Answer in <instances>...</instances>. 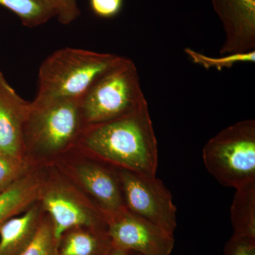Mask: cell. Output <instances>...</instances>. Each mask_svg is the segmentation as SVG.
<instances>
[{
    "label": "cell",
    "mask_w": 255,
    "mask_h": 255,
    "mask_svg": "<svg viewBox=\"0 0 255 255\" xmlns=\"http://www.w3.org/2000/svg\"><path fill=\"white\" fill-rule=\"evenodd\" d=\"M79 140L92 155L119 169L156 176L158 150L147 105L115 120L85 126Z\"/></svg>",
    "instance_id": "cell-1"
},
{
    "label": "cell",
    "mask_w": 255,
    "mask_h": 255,
    "mask_svg": "<svg viewBox=\"0 0 255 255\" xmlns=\"http://www.w3.org/2000/svg\"><path fill=\"white\" fill-rule=\"evenodd\" d=\"M123 57L81 48H64L52 53L38 71V92L33 101L44 105L80 102L99 78Z\"/></svg>",
    "instance_id": "cell-2"
},
{
    "label": "cell",
    "mask_w": 255,
    "mask_h": 255,
    "mask_svg": "<svg viewBox=\"0 0 255 255\" xmlns=\"http://www.w3.org/2000/svg\"><path fill=\"white\" fill-rule=\"evenodd\" d=\"M147 105L135 63L124 58L104 73L80 101L84 125L125 117Z\"/></svg>",
    "instance_id": "cell-3"
},
{
    "label": "cell",
    "mask_w": 255,
    "mask_h": 255,
    "mask_svg": "<svg viewBox=\"0 0 255 255\" xmlns=\"http://www.w3.org/2000/svg\"><path fill=\"white\" fill-rule=\"evenodd\" d=\"M206 169L225 187L255 182V120L246 119L223 129L202 151Z\"/></svg>",
    "instance_id": "cell-4"
},
{
    "label": "cell",
    "mask_w": 255,
    "mask_h": 255,
    "mask_svg": "<svg viewBox=\"0 0 255 255\" xmlns=\"http://www.w3.org/2000/svg\"><path fill=\"white\" fill-rule=\"evenodd\" d=\"M84 127L80 102H31L23 130L24 148L39 155H54L79 140Z\"/></svg>",
    "instance_id": "cell-5"
},
{
    "label": "cell",
    "mask_w": 255,
    "mask_h": 255,
    "mask_svg": "<svg viewBox=\"0 0 255 255\" xmlns=\"http://www.w3.org/2000/svg\"><path fill=\"white\" fill-rule=\"evenodd\" d=\"M118 174L126 209L174 235L177 208L162 181L124 169Z\"/></svg>",
    "instance_id": "cell-6"
},
{
    "label": "cell",
    "mask_w": 255,
    "mask_h": 255,
    "mask_svg": "<svg viewBox=\"0 0 255 255\" xmlns=\"http://www.w3.org/2000/svg\"><path fill=\"white\" fill-rule=\"evenodd\" d=\"M106 221L114 248L142 255H170L173 251L174 235L126 208Z\"/></svg>",
    "instance_id": "cell-7"
},
{
    "label": "cell",
    "mask_w": 255,
    "mask_h": 255,
    "mask_svg": "<svg viewBox=\"0 0 255 255\" xmlns=\"http://www.w3.org/2000/svg\"><path fill=\"white\" fill-rule=\"evenodd\" d=\"M42 204L50 216L53 234L59 245L64 233L75 227L107 232V221L103 214L80 202L61 188H52L42 196Z\"/></svg>",
    "instance_id": "cell-8"
},
{
    "label": "cell",
    "mask_w": 255,
    "mask_h": 255,
    "mask_svg": "<svg viewBox=\"0 0 255 255\" xmlns=\"http://www.w3.org/2000/svg\"><path fill=\"white\" fill-rule=\"evenodd\" d=\"M212 3L226 33L220 54L255 50V0H212Z\"/></svg>",
    "instance_id": "cell-9"
},
{
    "label": "cell",
    "mask_w": 255,
    "mask_h": 255,
    "mask_svg": "<svg viewBox=\"0 0 255 255\" xmlns=\"http://www.w3.org/2000/svg\"><path fill=\"white\" fill-rule=\"evenodd\" d=\"M31 102L23 100L0 71V153L23 157V130Z\"/></svg>",
    "instance_id": "cell-10"
},
{
    "label": "cell",
    "mask_w": 255,
    "mask_h": 255,
    "mask_svg": "<svg viewBox=\"0 0 255 255\" xmlns=\"http://www.w3.org/2000/svg\"><path fill=\"white\" fill-rule=\"evenodd\" d=\"M82 186L95 199L105 219L125 209L118 172L98 163H84L77 169Z\"/></svg>",
    "instance_id": "cell-11"
},
{
    "label": "cell",
    "mask_w": 255,
    "mask_h": 255,
    "mask_svg": "<svg viewBox=\"0 0 255 255\" xmlns=\"http://www.w3.org/2000/svg\"><path fill=\"white\" fill-rule=\"evenodd\" d=\"M40 209L31 206L21 216L0 226V255H19L30 244L41 223Z\"/></svg>",
    "instance_id": "cell-12"
},
{
    "label": "cell",
    "mask_w": 255,
    "mask_h": 255,
    "mask_svg": "<svg viewBox=\"0 0 255 255\" xmlns=\"http://www.w3.org/2000/svg\"><path fill=\"white\" fill-rule=\"evenodd\" d=\"M41 194V182L34 174H25L0 193V226L27 210Z\"/></svg>",
    "instance_id": "cell-13"
},
{
    "label": "cell",
    "mask_w": 255,
    "mask_h": 255,
    "mask_svg": "<svg viewBox=\"0 0 255 255\" xmlns=\"http://www.w3.org/2000/svg\"><path fill=\"white\" fill-rule=\"evenodd\" d=\"M231 220L233 235L255 238V182L236 189Z\"/></svg>",
    "instance_id": "cell-14"
},
{
    "label": "cell",
    "mask_w": 255,
    "mask_h": 255,
    "mask_svg": "<svg viewBox=\"0 0 255 255\" xmlns=\"http://www.w3.org/2000/svg\"><path fill=\"white\" fill-rule=\"evenodd\" d=\"M112 249L107 232L82 230L69 233L57 255H108Z\"/></svg>",
    "instance_id": "cell-15"
},
{
    "label": "cell",
    "mask_w": 255,
    "mask_h": 255,
    "mask_svg": "<svg viewBox=\"0 0 255 255\" xmlns=\"http://www.w3.org/2000/svg\"><path fill=\"white\" fill-rule=\"evenodd\" d=\"M0 5L14 12L28 28L36 27L56 16L50 0H0Z\"/></svg>",
    "instance_id": "cell-16"
},
{
    "label": "cell",
    "mask_w": 255,
    "mask_h": 255,
    "mask_svg": "<svg viewBox=\"0 0 255 255\" xmlns=\"http://www.w3.org/2000/svg\"><path fill=\"white\" fill-rule=\"evenodd\" d=\"M184 53L190 58L192 63L200 65L206 70L215 68L221 71L225 68H231L236 64L255 63V50L247 53H232L217 58L208 56L191 48H185Z\"/></svg>",
    "instance_id": "cell-17"
},
{
    "label": "cell",
    "mask_w": 255,
    "mask_h": 255,
    "mask_svg": "<svg viewBox=\"0 0 255 255\" xmlns=\"http://www.w3.org/2000/svg\"><path fill=\"white\" fill-rule=\"evenodd\" d=\"M58 246L50 219L41 221L30 244L19 255H57Z\"/></svg>",
    "instance_id": "cell-18"
},
{
    "label": "cell",
    "mask_w": 255,
    "mask_h": 255,
    "mask_svg": "<svg viewBox=\"0 0 255 255\" xmlns=\"http://www.w3.org/2000/svg\"><path fill=\"white\" fill-rule=\"evenodd\" d=\"M27 166L23 157H13L0 153V193L6 190L26 174Z\"/></svg>",
    "instance_id": "cell-19"
},
{
    "label": "cell",
    "mask_w": 255,
    "mask_h": 255,
    "mask_svg": "<svg viewBox=\"0 0 255 255\" xmlns=\"http://www.w3.org/2000/svg\"><path fill=\"white\" fill-rule=\"evenodd\" d=\"M224 255H255V238L233 235L225 246Z\"/></svg>",
    "instance_id": "cell-20"
},
{
    "label": "cell",
    "mask_w": 255,
    "mask_h": 255,
    "mask_svg": "<svg viewBox=\"0 0 255 255\" xmlns=\"http://www.w3.org/2000/svg\"><path fill=\"white\" fill-rule=\"evenodd\" d=\"M54 6L56 17L63 24H70L80 15L78 0H50Z\"/></svg>",
    "instance_id": "cell-21"
},
{
    "label": "cell",
    "mask_w": 255,
    "mask_h": 255,
    "mask_svg": "<svg viewBox=\"0 0 255 255\" xmlns=\"http://www.w3.org/2000/svg\"><path fill=\"white\" fill-rule=\"evenodd\" d=\"M92 11L102 18L117 16L122 10L124 0H90Z\"/></svg>",
    "instance_id": "cell-22"
},
{
    "label": "cell",
    "mask_w": 255,
    "mask_h": 255,
    "mask_svg": "<svg viewBox=\"0 0 255 255\" xmlns=\"http://www.w3.org/2000/svg\"><path fill=\"white\" fill-rule=\"evenodd\" d=\"M108 255H129V252L113 247V249L112 250Z\"/></svg>",
    "instance_id": "cell-23"
},
{
    "label": "cell",
    "mask_w": 255,
    "mask_h": 255,
    "mask_svg": "<svg viewBox=\"0 0 255 255\" xmlns=\"http://www.w3.org/2000/svg\"><path fill=\"white\" fill-rule=\"evenodd\" d=\"M129 255H142L140 254H138L137 253H134V252H129Z\"/></svg>",
    "instance_id": "cell-24"
}]
</instances>
